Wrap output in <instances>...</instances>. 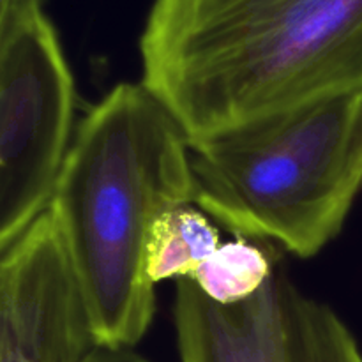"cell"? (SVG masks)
<instances>
[{
  "instance_id": "6da1fadb",
  "label": "cell",
  "mask_w": 362,
  "mask_h": 362,
  "mask_svg": "<svg viewBox=\"0 0 362 362\" xmlns=\"http://www.w3.org/2000/svg\"><path fill=\"white\" fill-rule=\"evenodd\" d=\"M140 59L198 140L362 90V0H152Z\"/></svg>"
},
{
  "instance_id": "7a4b0ae2",
  "label": "cell",
  "mask_w": 362,
  "mask_h": 362,
  "mask_svg": "<svg viewBox=\"0 0 362 362\" xmlns=\"http://www.w3.org/2000/svg\"><path fill=\"white\" fill-rule=\"evenodd\" d=\"M197 204L189 136L144 83L124 81L78 124L48 211L90 308L99 345L136 346L156 311L152 226Z\"/></svg>"
},
{
  "instance_id": "3957f363",
  "label": "cell",
  "mask_w": 362,
  "mask_h": 362,
  "mask_svg": "<svg viewBox=\"0 0 362 362\" xmlns=\"http://www.w3.org/2000/svg\"><path fill=\"white\" fill-rule=\"evenodd\" d=\"M197 204L300 258L338 237L362 187V90L189 140Z\"/></svg>"
},
{
  "instance_id": "277c9868",
  "label": "cell",
  "mask_w": 362,
  "mask_h": 362,
  "mask_svg": "<svg viewBox=\"0 0 362 362\" xmlns=\"http://www.w3.org/2000/svg\"><path fill=\"white\" fill-rule=\"evenodd\" d=\"M76 90L46 0H0V247L46 211Z\"/></svg>"
},
{
  "instance_id": "5b68a950",
  "label": "cell",
  "mask_w": 362,
  "mask_h": 362,
  "mask_svg": "<svg viewBox=\"0 0 362 362\" xmlns=\"http://www.w3.org/2000/svg\"><path fill=\"white\" fill-rule=\"evenodd\" d=\"M173 320L179 362H362L339 315L278 269L253 297L228 306L177 279Z\"/></svg>"
},
{
  "instance_id": "8992f818",
  "label": "cell",
  "mask_w": 362,
  "mask_h": 362,
  "mask_svg": "<svg viewBox=\"0 0 362 362\" xmlns=\"http://www.w3.org/2000/svg\"><path fill=\"white\" fill-rule=\"evenodd\" d=\"M98 345L90 308L46 209L0 247V362H81Z\"/></svg>"
},
{
  "instance_id": "52a82bcc",
  "label": "cell",
  "mask_w": 362,
  "mask_h": 362,
  "mask_svg": "<svg viewBox=\"0 0 362 362\" xmlns=\"http://www.w3.org/2000/svg\"><path fill=\"white\" fill-rule=\"evenodd\" d=\"M221 246L216 226L191 205L165 212L152 226L147 274L154 285L191 278Z\"/></svg>"
},
{
  "instance_id": "ba28073f",
  "label": "cell",
  "mask_w": 362,
  "mask_h": 362,
  "mask_svg": "<svg viewBox=\"0 0 362 362\" xmlns=\"http://www.w3.org/2000/svg\"><path fill=\"white\" fill-rule=\"evenodd\" d=\"M274 271L262 247L239 239L221 244L189 279L197 283L209 299L228 306L253 297Z\"/></svg>"
},
{
  "instance_id": "9c48e42d",
  "label": "cell",
  "mask_w": 362,
  "mask_h": 362,
  "mask_svg": "<svg viewBox=\"0 0 362 362\" xmlns=\"http://www.w3.org/2000/svg\"><path fill=\"white\" fill-rule=\"evenodd\" d=\"M81 362H151L138 354L134 346L98 345Z\"/></svg>"
}]
</instances>
